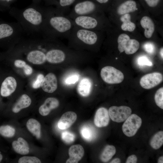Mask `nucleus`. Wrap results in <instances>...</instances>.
Listing matches in <instances>:
<instances>
[{
    "label": "nucleus",
    "instance_id": "a878e982",
    "mask_svg": "<svg viewBox=\"0 0 163 163\" xmlns=\"http://www.w3.org/2000/svg\"><path fill=\"white\" fill-rule=\"evenodd\" d=\"M116 152L115 147L112 145H107L101 153L100 159L103 162H106L110 159Z\"/></svg>",
    "mask_w": 163,
    "mask_h": 163
},
{
    "label": "nucleus",
    "instance_id": "cd10ccee",
    "mask_svg": "<svg viewBox=\"0 0 163 163\" xmlns=\"http://www.w3.org/2000/svg\"><path fill=\"white\" fill-rule=\"evenodd\" d=\"M163 144V132L160 131L155 133L151 139L150 144L155 149L160 148Z\"/></svg>",
    "mask_w": 163,
    "mask_h": 163
},
{
    "label": "nucleus",
    "instance_id": "bb28decb",
    "mask_svg": "<svg viewBox=\"0 0 163 163\" xmlns=\"http://www.w3.org/2000/svg\"><path fill=\"white\" fill-rule=\"evenodd\" d=\"M15 129L12 126L8 124L0 125V136L6 138L13 137L15 133Z\"/></svg>",
    "mask_w": 163,
    "mask_h": 163
},
{
    "label": "nucleus",
    "instance_id": "37998d69",
    "mask_svg": "<svg viewBox=\"0 0 163 163\" xmlns=\"http://www.w3.org/2000/svg\"><path fill=\"white\" fill-rule=\"evenodd\" d=\"M5 156L0 151V163L2 162L4 160Z\"/></svg>",
    "mask_w": 163,
    "mask_h": 163
},
{
    "label": "nucleus",
    "instance_id": "ddd939ff",
    "mask_svg": "<svg viewBox=\"0 0 163 163\" xmlns=\"http://www.w3.org/2000/svg\"><path fill=\"white\" fill-rule=\"evenodd\" d=\"M161 74L158 72L147 74L143 76L140 81V84L143 88L150 89L157 86L163 81Z\"/></svg>",
    "mask_w": 163,
    "mask_h": 163
},
{
    "label": "nucleus",
    "instance_id": "4468645a",
    "mask_svg": "<svg viewBox=\"0 0 163 163\" xmlns=\"http://www.w3.org/2000/svg\"><path fill=\"white\" fill-rule=\"evenodd\" d=\"M41 87L44 91L51 93L57 88V80L56 75L53 73L47 74L44 76Z\"/></svg>",
    "mask_w": 163,
    "mask_h": 163
},
{
    "label": "nucleus",
    "instance_id": "0eeeda50",
    "mask_svg": "<svg viewBox=\"0 0 163 163\" xmlns=\"http://www.w3.org/2000/svg\"><path fill=\"white\" fill-rule=\"evenodd\" d=\"M118 48L120 53L125 51L128 55L136 53L139 48V42L136 40L130 39L127 34H122L118 37L117 39Z\"/></svg>",
    "mask_w": 163,
    "mask_h": 163
},
{
    "label": "nucleus",
    "instance_id": "c756f323",
    "mask_svg": "<svg viewBox=\"0 0 163 163\" xmlns=\"http://www.w3.org/2000/svg\"><path fill=\"white\" fill-rule=\"evenodd\" d=\"M155 100L156 105L161 109H163V88H159L156 92Z\"/></svg>",
    "mask_w": 163,
    "mask_h": 163
},
{
    "label": "nucleus",
    "instance_id": "ea45409f",
    "mask_svg": "<svg viewBox=\"0 0 163 163\" xmlns=\"http://www.w3.org/2000/svg\"><path fill=\"white\" fill-rule=\"evenodd\" d=\"M96 2L101 4H105L108 3L110 0H95Z\"/></svg>",
    "mask_w": 163,
    "mask_h": 163
},
{
    "label": "nucleus",
    "instance_id": "473e14b6",
    "mask_svg": "<svg viewBox=\"0 0 163 163\" xmlns=\"http://www.w3.org/2000/svg\"><path fill=\"white\" fill-rule=\"evenodd\" d=\"M79 78L78 74L73 73L66 77L64 79V82L66 85H70L75 84L78 80Z\"/></svg>",
    "mask_w": 163,
    "mask_h": 163
},
{
    "label": "nucleus",
    "instance_id": "a19ab883",
    "mask_svg": "<svg viewBox=\"0 0 163 163\" xmlns=\"http://www.w3.org/2000/svg\"><path fill=\"white\" fill-rule=\"evenodd\" d=\"M2 97L0 95V112L2 111L5 106V105L2 103Z\"/></svg>",
    "mask_w": 163,
    "mask_h": 163
},
{
    "label": "nucleus",
    "instance_id": "5701e85b",
    "mask_svg": "<svg viewBox=\"0 0 163 163\" xmlns=\"http://www.w3.org/2000/svg\"><path fill=\"white\" fill-rule=\"evenodd\" d=\"M26 126L28 130L37 139L40 138L41 126L37 120L33 118L29 119L26 123Z\"/></svg>",
    "mask_w": 163,
    "mask_h": 163
},
{
    "label": "nucleus",
    "instance_id": "79ce46f5",
    "mask_svg": "<svg viewBox=\"0 0 163 163\" xmlns=\"http://www.w3.org/2000/svg\"><path fill=\"white\" fill-rule=\"evenodd\" d=\"M121 162L120 160L118 158H116L113 159L110 163H120Z\"/></svg>",
    "mask_w": 163,
    "mask_h": 163
},
{
    "label": "nucleus",
    "instance_id": "f8f14e48",
    "mask_svg": "<svg viewBox=\"0 0 163 163\" xmlns=\"http://www.w3.org/2000/svg\"><path fill=\"white\" fill-rule=\"evenodd\" d=\"M32 102L31 98L29 95L26 94H22L11 107L5 106L2 112L10 110L12 113H18L22 110L28 107Z\"/></svg>",
    "mask_w": 163,
    "mask_h": 163
},
{
    "label": "nucleus",
    "instance_id": "aec40b11",
    "mask_svg": "<svg viewBox=\"0 0 163 163\" xmlns=\"http://www.w3.org/2000/svg\"><path fill=\"white\" fill-rule=\"evenodd\" d=\"M12 146L14 151L18 154L25 155L29 152V144L26 140L22 137H19L17 140L13 141Z\"/></svg>",
    "mask_w": 163,
    "mask_h": 163
},
{
    "label": "nucleus",
    "instance_id": "393cba45",
    "mask_svg": "<svg viewBox=\"0 0 163 163\" xmlns=\"http://www.w3.org/2000/svg\"><path fill=\"white\" fill-rule=\"evenodd\" d=\"M80 133L82 138L88 141H91L95 136V133L94 129L88 125H85L81 127Z\"/></svg>",
    "mask_w": 163,
    "mask_h": 163
},
{
    "label": "nucleus",
    "instance_id": "412c9836",
    "mask_svg": "<svg viewBox=\"0 0 163 163\" xmlns=\"http://www.w3.org/2000/svg\"><path fill=\"white\" fill-rule=\"evenodd\" d=\"M92 85L91 82L89 78H83L80 81L78 85V93L83 97L88 96L91 91Z\"/></svg>",
    "mask_w": 163,
    "mask_h": 163
},
{
    "label": "nucleus",
    "instance_id": "58836bf2",
    "mask_svg": "<svg viewBox=\"0 0 163 163\" xmlns=\"http://www.w3.org/2000/svg\"><path fill=\"white\" fill-rule=\"evenodd\" d=\"M137 158L136 155H133L129 156L127 158L126 163H136L137 161Z\"/></svg>",
    "mask_w": 163,
    "mask_h": 163
},
{
    "label": "nucleus",
    "instance_id": "6e6552de",
    "mask_svg": "<svg viewBox=\"0 0 163 163\" xmlns=\"http://www.w3.org/2000/svg\"><path fill=\"white\" fill-rule=\"evenodd\" d=\"M74 26L80 28L95 30L99 26V20L93 14L79 16L72 19Z\"/></svg>",
    "mask_w": 163,
    "mask_h": 163
},
{
    "label": "nucleus",
    "instance_id": "2f4dec72",
    "mask_svg": "<svg viewBox=\"0 0 163 163\" xmlns=\"http://www.w3.org/2000/svg\"><path fill=\"white\" fill-rule=\"evenodd\" d=\"M41 161L38 158L33 156H24L19 158V163H40Z\"/></svg>",
    "mask_w": 163,
    "mask_h": 163
},
{
    "label": "nucleus",
    "instance_id": "c03bdc74",
    "mask_svg": "<svg viewBox=\"0 0 163 163\" xmlns=\"http://www.w3.org/2000/svg\"><path fill=\"white\" fill-rule=\"evenodd\" d=\"M158 163H163V157L161 156L158 159Z\"/></svg>",
    "mask_w": 163,
    "mask_h": 163
},
{
    "label": "nucleus",
    "instance_id": "4c0bfd02",
    "mask_svg": "<svg viewBox=\"0 0 163 163\" xmlns=\"http://www.w3.org/2000/svg\"><path fill=\"white\" fill-rule=\"evenodd\" d=\"M23 69L25 74L27 76L31 75L33 72L32 67L27 64Z\"/></svg>",
    "mask_w": 163,
    "mask_h": 163
},
{
    "label": "nucleus",
    "instance_id": "39448f33",
    "mask_svg": "<svg viewBox=\"0 0 163 163\" xmlns=\"http://www.w3.org/2000/svg\"><path fill=\"white\" fill-rule=\"evenodd\" d=\"M18 82L13 75L0 71V95L3 98L10 97L16 91Z\"/></svg>",
    "mask_w": 163,
    "mask_h": 163
},
{
    "label": "nucleus",
    "instance_id": "f257e3e1",
    "mask_svg": "<svg viewBox=\"0 0 163 163\" xmlns=\"http://www.w3.org/2000/svg\"><path fill=\"white\" fill-rule=\"evenodd\" d=\"M74 26L72 19L56 9H45L41 32L44 37L68 38Z\"/></svg>",
    "mask_w": 163,
    "mask_h": 163
},
{
    "label": "nucleus",
    "instance_id": "a211bd4d",
    "mask_svg": "<svg viewBox=\"0 0 163 163\" xmlns=\"http://www.w3.org/2000/svg\"><path fill=\"white\" fill-rule=\"evenodd\" d=\"M84 154V149L81 145L78 144L72 146L69 150L70 157L67 160L66 163H78L82 158Z\"/></svg>",
    "mask_w": 163,
    "mask_h": 163
},
{
    "label": "nucleus",
    "instance_id": "7ed1b4c3",
    "mask_svg": "<svg viewBox=\"0 0 163 163\" xmlns=\"http://www.w3.org/2000/svg\"><path fill=\"white\" fill-rule=\"evenodd\" d=\"M99 38L95 30L73 27L68 38L69 44L73 46H92L97 42Z\"/></svg>",
    "mask_w": 163,
    "mask_h": 163
},
{
    "label": "nucleus",
    "instance_id": "f704fd0d",
    "mask_svg": "<svg viewBox=\"0 0 163 163\" xmlns=\"http://www.w3.org/2000/svg\"><path fill=\"white\" fill-rule=\"evenodd\" d=\"M44 75L42 74H38L35 80L33 82L32 87L34 89H37L41 86L44 78Z\"/></svg>",
    "mask_w": 163,
    "mask_h": 163
},
{
    "label": "nucleus",
    "instance_id": "c9c22d12",
    "mask_svg": "<svg viewBox=\"0 0 163 163\" xmlns=\"http://www.w3.org/2000/svg\"><path fill=\"white\" fill-rule=\"evenodd\" d=\"M144 50L148 53L152 54L154 53L155 50L154 45L150 42L145 43L143 46Z\"/></svg>",
    "mask_w": 163,
    "mask_h": 163
},
{
    "label": "nucleus",
    "instance_id": "6ab92c4d",
    "mask_svg": "<svg viewBox=\"0 0 163 163\" xmlns=\"http://www.w3.org/2000/svg\"><path fill=\"white\" fill-rule=\"evenodd\" d=\"M138 9L137 4L134 0H125L118 5L117 12L119 15L133 12Z\"/></svg>",
    "mask_w": 163,
    "mask_h": 163
},
{
    "label": "nucleus",
    "instance_id": "f03ea898",
    "mask_svg": "<svg viewBox=\"0 0 163 163\" xmlns=\"http://www.w3.org/2000/svg\"><path fill=\"white\" fill-rule=\"evenodd\" d=\"M10 14L22 27L24 32H41L45 17V9L33 7L23 10H12Z\"/></svg>",
    "mask_w": 163,
    "mask_h": 163
},
{
    "label": "nucleus",
    "instance_id": "72a5a7b5",
    "mask_svg": "<svg viewBox=\"0 0 163 163\" xmlns=\"http://www.w3.org/2000/svg\"><path fill=\"white\" fill-rule=\"evenodd\" d=\"M137 62L138 65L140 66H152L153 65L152 62L147 57L144 56L139 57L137 59Z\"/></svg>",
    "mask_w": 163,
    "mask_h": 163
},
{
    "label": "nucleus",
    "instance_id": "b1692460",
    "mask_svg": "<svg viewBox=\"0 0 163 163\" xmlns=\"http://www.w3.org/2000/svg\"><path fill=\"white\" fill-rule=\"evenodd\" d=\"M120 19L123 22L121 26V28L123 30L132 32L135 30L136 25L131 21V15L129 14H123L120 17Z\"/></svg>",
    "mask_w": 163,
    "mask_h": 163
},
{
    "label": "nucleus",
    "instance_id": "20e7f679",
    "mask_svg": "<svg viewBox=\"0 0 163 163\" xmlns=\"http://www.w3.org/2000/svg\"><path fill=\"white\" fill-rule=\"evenodd\" d=\"M24 32L18 22L0 24V41L6 43L11 49L23 39Z\"/></svg>",
    "mask_w": 163,
    "mask_h": 163
},
{
    "label": "nucleus",
    "instance_id": "c85d7f7f",
    "mask_svg": "<svg viewBox=\"0 0 163 163\" xmlns=\"http://www.w3.org/2000/svg\"><path fill=\"white\" fill-rule=\"evenodd\" d=\"M76 0H59L58 6L56 9L61 13L65 14L66 9L69 6L74 3Z\"/></svg>",
    "mask_w": 163,
    "mask_h": 163
},
{
    "label": "nucleus",
    "instance_id": "1a4fd4ad",
    "mask_svg": "<svg viewBox=\"0 0 163 163\" xmlns=\"http://www.w3.org/2000/svg\"><path fill=\"white\" fill-rule=\"evenodd\" d=\"M101 76L104 82L109 84L120 83L124 78V75L121 71L109 66L104 67L101 69Z\"/></svg>",
    "mask_w": 163,
    "mask_h": 163
},
{
    "label": "nucleus",
    "instance_id": "dca6fc26",
    "mask_svg": "<svg viewBox=\"0 0 163 163\" xmlns=\"http://www.w3.org/2000/svg\"><path fill=\"white\" fill-rule=\"evenodd\" d=\"M110 121L109 116L107 109L104 107L99 108L95 113L94 122L97 127H101L107 126Z\"/></svg>",
    "mask_w": 163,
    "mask_h": 163
},
{
    "label": "nucleus",
    "instance_id": "f3484780",
    "mask_svg": "<svg viewBox=\"0 0 163 163\" xmlns=\"http://www.w3.org/2000/svg\"><path fill=\"white\" fill-rule=\"evenodd\" d=\"M77 118L75 113L68 111L64 113L61 116L57 123L59 129L63 130L70 127L75 122Z\"/></svg>",
    "mask_w": 163,
    "mask_h": 163
},
{
    "label": "nucleus",
    "instance_id": "49530a36",
    "mask_svg": "<svg viewBox=\"0 0 163 163\" xmlns=\"http://www.w3.org/2000/svg\"><path fill=\"white\" fill-rule=\"evenodd\" d=\"M2 0V1H6L8 2L9 1H12V0Z\"/></svg>",
    "mask_w": 163,
    "mask_h": 163
},
{
    "label": "nucleus",
    "instance_id": "9b49d317",
    "mask_svg": "<svg viewBox=\"0 0 163 163\" xmlns=\"http://www.w3.org/2000/svg\"><path fill=\"white\" fill-rule=\"evenodd\" d=\"M108 111L112 120L120 123L125 120L130 115L132 110L129 107L126 106H113L109 108Z\"/></svg>",
    "mask_w": 163,
    "mask_h": 163
},
{
    "label": "nucleus",
    "instance_id": "4be33fe9",
    "mask_svg": "<svg viewBox=\"0 0 163 163\" xmlns=\"http://www.w3.org/2000/svg\"><path fill=\"white\" fill-rule=\"evenodd\" d=\"M140 24L145 29V36L148 38H151L155 30V25L152 20L149 17L145 16L141 19Z\"/></svg>",
    "mask_w": 163,
    "mask_h": 163
},
{
    "label": "nucleus",
    "instance_id": "423d86ee",
    "mask_svg": "<svg viewBox=\"0 0 163 163\" xmlns=\"http://www.w3.org/2000/svg\"><path fill=\"white\" fill-rule=\"evenodd\" d=\"M97 10V5L94 2L84 1L77 3L67 16L72 19L77 16L95 14Z\"/></svg>",
    "mask_w": 163,
    "mask_h": 163
},
{
    "label": "nucleus",
    "instance_id": "a18cd8bd",
    "mask_svg": "<svg viewBox=\"0 0 163 163\" xmlns=\"http://www.w3.org/2000/svg\"><path fill=\"white\" fill-rule=\"evenodd\" d=\"M163 48H162L160 50V54L161 57L162 58V59L163 58Z\"/></svg>",
    "mask_w": 163,
    "mask_h": 163
},
{
    "label": "nucleus",
    "instance_id": "2eb2a0df",
    "mask_svg": "<svg viewBox=\"0 0 163 163\" xmlns=\"http://www.w3.org/2000/svg\"><path fill=\"white\" fill-rule=\"evenodd\" d=\"M59 104V100L56 98L48 97L40 106L38 112L41 116H46L50 113L51 110L58 107Z\"/></svg>",
    "mask_w": 163,
    "mask_h": 163
},
{
    "label": "nucleus",
    "instance_id": "7c9ffc66",
    "mask_svg": "<svg viewBox=\"0 0 163 163\" xmlns=\"http://www.w3.org/2000/svg\"><path fill=\"white\" fill-rule=\"evenodd\" d=\"M61 137L62 140L65 143L70 144L74 141L75 136L73 133L65 131L62 133Z\"/></svg>",
    "mask_w": 163,
    "mask_h": 163
},
{
    "label": "nucleus",
    "instance_id": "e433bc0d",
    "mask_svg": "<svg viewBox=\"0 0 163 163\" xmlns=\"http://www.w3.org/2000/svg\"><path fill=\"white\" fill-rule=\"evenodd\" d=\"M143 1L149 7L155 8L160 4L161 0H140Z\"/></svg>",
    "mask_w": 163,
    "mask_h": 163
},
{
    "label": "nucleus",
    "instance_id": "9d476101",
    "mask_svg": "<svg viewBox=\"0 0 163 163\" xmlns=\"http://www.w3.org/2000/svg\"><path fill=\"white\" fill-rule=\"evenodd\" d=\"M142 123V120L140 117L136 114H132L123 123L122 127L123 132L127 136H133L135 135Z\"/></svg>",
    "mask_w": 163,
    "mask_h": 163
}]
</instances>
